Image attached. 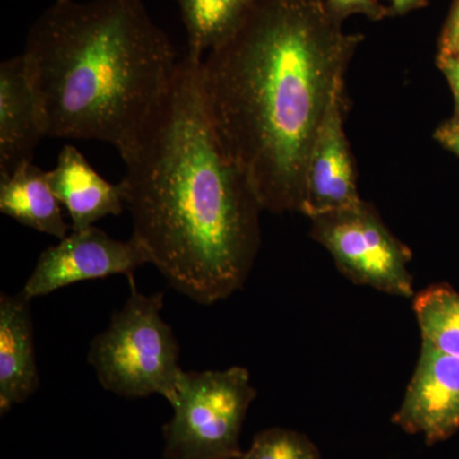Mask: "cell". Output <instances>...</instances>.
<instances>
[{
	"instance_id": "obj_11",
	"label": "cell",
	"mask_w": 459,
	"mask_h": 459,
	"mask_svg": "<svg viewBox=\"0 0 459 459\" xmlns=\"http://www.w3.org/2000/svg\"><path fill=\"white\" fill-rule=\"evenodd\" d=\"M47 178L68 211L72 230H84L104 217L119 216L126 207L122 181L113 184L104 179L72 144L62 148L56 168L47 171Z\"/></svg>"
},
{
	"instance_id": "obj_18",
	"label": "cell",
	"mask_w": 459,
	"mask_h": 459,
	"mask_svg": "<svg viewBox=\"0 0 459 459\" xmlns=\"http://www.w3.org/2000/svg\"><path fill=\"white\" fill-rule=\"evenodd\" d=\"M437 56H459V0L453 3L446 25L443 27Z\"/></svg>"
},
{
	"instance_id": "obj_1",
	"label": "cell",
	"mask_w": 459,
	"mask_h": 459,
	"mask_svg": "<svg viewBox=\"0 0 459 459\" xmlns=\"http://www.w3.org/2000/svg\"><path fill=\"white\" fill-rule=\"evenodd\" d=\"M342 25L325 0H258L202 60L205 111L263 211L301 213L314 140L364 40Z\"/></svg>"
},
{
	"instance_id": "obj_13",
	"label": "cell",
	"mask_w": 459,
	"mask_h": 459,
	"mask_svg": "<svg viewBox=\"0 0 459 459\" xmlns=\"http://www.w3.org/2000/svg\"><path fill=\"white\" fill-rule=\"evenodd\" d=\"M0 211L21 225L57 240L69 234L62 204L54 195L47 171L29 162L7 177H0Z\"/></svg>"
},
{
	"instance_id": "obj_4",
	"label": "cell",
	"mask_w": 459,
	"mask_h": 459,
	"mask_svg": "<svg viewBox=\"0 0 459 459\" xmlns=\"http://www.w3.org/2000/svg\"><path fill=\"white\" fill-rule=\"evenodd\" d=\"M111 316L107 329L93 338L87 360L102 388L126 398L160 394L171 403L184 370L170 325L162 318L164 294L138 291Z\"/></svg>"
},
{
	"instance_id": "obj_16",
	"label": "cell",
	"mask_w": 459,
	"mask_h": 459,
	"mask_svg": "<svg viewBox=\"0 0 459 459\" xmlns=\"http://www.w3.org/2000/svg\"><path fill=\"white\" fill-rule=\"evenodd\" d=\"M238 459H320L305 435L286 429H268L255 437Z\"/></svg>"
},
{
	"instance_id": "obj_21",
	"label": "cell",
	"mask_w": 459,
	"mask_h": 459,
	"mask_svg": "<svg viewBox=\"0 0 459 459\" xmlns=\"http://www.w3.org/2000/svg\"><path fill=\"white\" fill-rule=\"evenodd\" d=\"M429 0H391L389 13L391 17L406 16L410 12L428 7Z\"/></svg>"
},
{
	"instance_id": "obj_8",
	"label": "cell",
	"mask_w": 459,
	"mask_h": 459,
	"mask_svg": "<svg viewBox=\"0 0 459 459\" xmlns=\"http://www.w3.org/2000/svg\"><path fill=\"white\" fill-rule=\"evenodd\" d=\"M346 105L343 81L332 96L307 160L301 213L309 219L362 201L355 159L344 131Z\"/></svg>"
},
{
	"instance_id": "obj_5",
	"label": "cell",
	"mask_w": 459,
	"mask_h": 459,
	"mask_svg": "<svg viewBox=\"0 0 459 459\" xmlns=\"http://www.w3.org/2000/svg\"><path fill=\"white\" fill-rule=\"evenodd\" d=\"M255 398L249 371H184L164 428L168 459H237L241 429Z\"/></svg>"
},
{
	"instance_id": "obj_6",
	"label": "cell",
	"mask_w": 459,
	"mask_h": 459,
	"mask_svg": "<svg viewBox=\"0 0 459 459\" xmlns=\"http://www.w3.org/2000/svg\"><path fill=\"white\" fill-rule=\"evenodd\" d=\"M310 221L314 240L328 250L347 279L389 295H413L412 253L389 231L373 205L361 201Z\"/></svg>"
},
{
	"instance_id": "obj_22",
	"label": "cell",
	"mask_w": 459,
	"mask_h": 459,
	"mask_svg": "<svg viewBox=\"0 0 459 459\" xmlns=\"http://www.w3.org/2000/svg\"><path fill=\"white\" fill-rule=\"evenodd\" d=\"M238 459V458H237Z\"/></svg>"
},
{
	"instance_id": "obj_12",
	"label": "cell",
	"mask_w": 459,
	"mask_h": 459,
	"mask_svg": "<svg viewBox=\"0 0 459 459\" xmlns=\"http://www.w3.org/2000/svg\"><path fill=\"white\" fill-rule=\"evenodd\" d=\"M31 300L22 291L0 296V413L22 403L40 385Z\"/></svg>"
},
{
	"instance_id": "obj_14",
	"label": "cell",
	"mask_w": 459,
	"mask_h": 459,
	"mask_svg": "<svg viewBox=\"0 0 459 459\" xmlns=\"http://www.w3.org/2000/svg\"><path fill=\"white\" fill-rule=\"evenodd\" d=\"M258 0H177L186 26L188 50L195 62L228 40Z\"/></svg>"
},
{
	"instance_id": "obj_19",
	"label": "cell",
	"mask_w": 459,
	"mask_h": 459,
	"mask_svg": "<svg viewBox=\"0 0 459 459\" xmlns=\"http://www.w3.org/2000/svg\"><path fill=\"white\" fill-rule=\"evenodd\" d=\"M437 65L451 87L453 99H455V115L453 117L459 119V56H437Z\"/></svg>"
},
{
	"instance_id": "obj_15",
	"label": "cell",
	"mask_w": 459,
	"mask_h": 459,
	"mask_svg": "<svg viewBox=\"0 0 459 459\" xmlns=\"http://www.w3.org/2000/svg\"><path fill=\"white\" fill-rule=\"evenodd\" d=\"M413 310L422 342L459 358V292L446 285L429 287L416 295Z\"/></svg>"
},
{
	"instance_id": "obj_7",
	"label": "cell",
	"mask_w": 459,
	"mask_h": 459,
	"mask_svg": "<svg viewBox=\"0 0 459 459\" xmlns=\"http://www.w3.org/2000/svg\"><path fill=\"white\" fill-rule=\"evenodd\" d=\"M146 264H151L150 258L135 238L117 240L96 226L72 230L41 253L22 294L32 300L82 281L117 274L132 279L135 270Z\"/></svg>"
},
{
	"instance_id": "obj_9",
	"label": "cell",
	"mask_w": 459,
	"mask_h": 459,
	"mask_svg": "<svg viewBox=\"0 0 459 459\" xmlns=\"http://www.w3.org/2000/svg\"><path fill=\"white\" fill-rule=\"evenodd\" d=\"M394 421L430 444L458 431L459 358L422 342L418 367Z\"/></svg>"
},
{
	"instance_id": "obj_20",
	"label": "cell",
	"mask_w": 459,
	"mask_h": 459,
	"mask_svg": "<svg viewBox=\"0 0 459 459\" xmlns=\"http://www.w3.org/2000/svg\"><path fill=\"white\" fill-rule=\"evenodd\" d=\"M434 138L449 152L459 157V119L457 117H453L440 124L434 133Z\"/></svg>"
},
{
	"instance_id": "obj_10",
	"label": "cell",
	"mask_w": 459,
	"mask_h": 459,
	"mask_svg": "<svg viewBox=\"0 0 459 459\" xmlns=\"http://www.w3.org/2000/svg\"><path fill=\"white\" fill-rule=\"evenodd\" d=\"M44 137V114L22 54L4 60L0 65V177L32 162Z\"/></svg>"
},
{
	"instance_id": "obj_17",
	"label": "cell",
	"mask_w": 459,
	"mask_h": 459,
	"mask_svg": "<svg viewBox=\"0 0 459 459\" xmlns=\"http://www.w3.org/2000/svg\"><path fill=\"white\" fill-rule=\"evenodd\" d=\"M325 3L329 14L342 23L353 14H362L371 21L391 17L389 7L383 5L379 0H325Z\"/></svg>"
},
{
	"instance_id": "obj_2",
	"label": "cell",
	"mask_w": 459,
	"mask_h": 459,
	"mask_svg": "<svg viewBox=\"0 0 459 459\" xmlns=\"http://www.w3.org/2000/svg\"><path fill=\"white\" fill-rule=\"evenodd\" d=\"M201 63L179 60L140 134L120 156L132 237L178 292L212 305L249 276L261 247L263 210L213 131Z\"/></svg>"
},
{
	"instance_id": "obj_3",
	"label": "cell",
	"mask_w": 459,
	"mask_h": 459,
	"mask_svg": "<svg viewBox=\"0 0 459 459\" xmlns=\"http://www.w3.org/2000/svg\"><path fill=\"white\" fill-rule=\"evenodd\" d=\"M48 137L132 146L179 65L142 0H56L27 33Z\"/></svg>"
}]
</instances>
